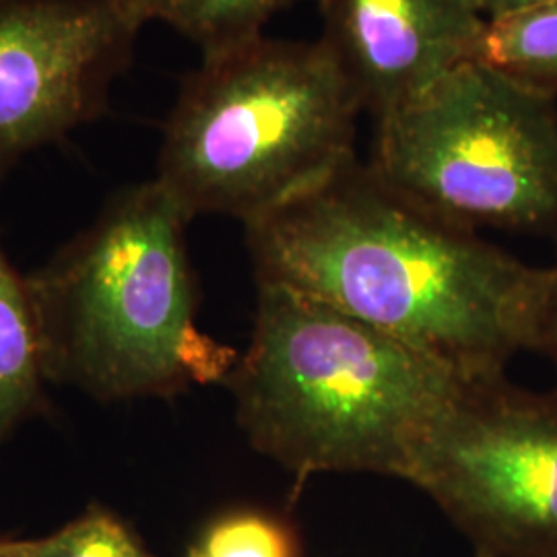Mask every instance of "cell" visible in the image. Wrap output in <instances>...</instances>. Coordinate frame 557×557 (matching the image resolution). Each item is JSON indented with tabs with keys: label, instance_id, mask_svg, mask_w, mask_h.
I'll use <instances>...</instances> for the list:
<instances>
[{
	"label": "cell",
	"instance_id": "6da1fadb",
	"mask_svg": "<svg viewBox=\"0 0 557 557\" xmlns=\"http://www.w3.org/2000/svg\"><path fill=\"white\" fill-rule=\"evenodd\" d=\"M257 285L319 299L398 338L467 384L539 351L552 267H531L400 197L358 160L259 220Z\"/></svg>",
	"mask_w": 557,
	"mask_h": 557
},
{
	"label": "cell",
	"instance_id": "7a4b0ae2",
	"mask_svg": "<svg viewBox=\"0 0 557 557\" xmlns=\"http://www.w3.org/2000/svg\"><path fill=\"white\" fill-rule=\"evenodd\" d=\"M252 341L225 382L260 455L294 473L407 481L421 446L471 384L337 308L257 285Z\"/></svg>",
	"mask_w": 557,
	"mask_h": 557
},
{
	"label": "cell",
	"instance_id": "3957f363",
	"mask_svg": "<svg viewBox=\"0 0 557 557\" xmlns=\"http://www.w3.org/2000/svg\"><path fill=\"white\" fill-rule=\"evenodd\" d=\"M188 221L158 180L143 182L27 277L50 382L126 400L230 376L238 356L195 324Z\"/></svg>",
	"mask_w": 557,
	"mask_h": 557
},
{
	"label": "cell",
	"instance_id": "277c9868",
	"mask_svg": "<svg viewBox=\"0 0 557 557\" xmlns=\"http://www.w3.org/2000/svg\"><path fill=\"white\" fill-rule=\"evenodd\" d=\"M363 103L324 41L259 36L202 57L163 126L158 182L188 220L244 225L356 158Z\"/></svg>",
	"mask_w": 557,
	"mask_h": 557
},
{
	"label": "cell",
	"instance_id": "5b68a950",
	"mask_svg": "<svg viewBox=\"0 0 557 557\" xmlns=\"http://www.w3.org/2000/svg\"><path fill=\"white\" fill-rule=\"evenodd\" d=\"M372 172L460 227L557 238V98L462 62L379 119Z\"/></svg>",
	"mask_w": 557,
	"mask_h": 557
},
{
	"label": "cell",
	"instance_id": "8992f818",
	"mask_svg": "<svg viewBox=\"0 0 557 557\" xmlns=\"http://www.w3.org/2000/svg\"><path fill=\"white\" fill-rule=\"evenodd\" d=\"M407 481L475 557H557V388L471 384L421 446Z\"/></svg>",
	"mask_w": 557,
	"mask_h": 557
},
{
	"label": "cell",
	"instance_id": "52a82bcc",
	"mask_svg": "<svg viewBox=\"0 0 557 557\" xmlns=\"http://www.w3.org/2000/svg\"><path fill=\"white\" fill-rule=\"evenodd\" d=\"M143 25L135 0H0V180L100 119Z\"/></svg>",
	"mask_w": 557,
	"mask_h": 557
},
{
	"label": "cell",
	"instance_id": "ba28073f",
	"mask_svg": "<svg viewBox=\"0 0 557 557\" xmlns=\"http://www.w3.org/2000/svg\"><path fill=\"white\" fill-rule=\"evenodd\" d=\"M320 40L376 120L467 62L485 23L475 0H320Z\"/></svg>",
	"mask_w": 557,
	"mask_h": 557
},
{
	"label": "cell",
	"instance_id": "9c48e42d",
	"mask_svg": "<svg viewBox=\"0 0 557 557\" xmlns=\"http://www.w3.org/2000/svg\"><path fill=\"white\" fill-rule=\"evenodd\" d=\"M46 382L40 320L29 278L21 277L0 246V448L38 411Z\"/></svg>",
	"mask_w": 557,
	"mask_h": 557
},
{
	"label": "cell",
	"instance_id": "30bf717a",
	"mask_svg": "<svg viewBox=\"0 0 557 557\" xmlns=\"http://www.w3.org/2000/svg\"><path fill=\"white\" fill-rule=\"evenodd\" d=\"M467 62L557 98V0L485 20Z\"/></svg>",
	"mask_w": 557,
	"mask_h": 557
},
{
	"label": "cell",
	"instance_id": "8fae6325",
	"mask_svg": "<svg viewBox=\"0 0 557 557\" xmlns=\"http://www.w3.org/2000/svg\"><path fill=\"white\" fill-rule=\"evenodd\" d=\"M299 0H135L140 20L160 21L195 41L202 57L255 40L278 11Z\"/></svg>",
	"mask_w": 557,
	"mask_h": 557
},
{
	"label": "cell",
	"instance_id": "7c38bea8",
	"mask_svg": "<svg viewBox=\"0 0 557 557\" xmlns=\"http://www.w3.org/2000/svg\"><path fill=\"white\" fill-rule=\"evenodd\" d=\"M0 557H151L133 533L101 508H91L57 533L4 541Z\"/></svg>",
	"mask_w": 557,
	"mask_h": 557
},
{
	"label": "cell",
	"instance_id": "4fadbf2b",
	"mask_svg": "<svg viewBox=\"0 0 557 557\" xmlns=\"http://www.w3.org/2000/svg\"><path fill=\"white\" fill-rule=\"evenodd\" d=\"M188 557H299L298 539L271 515L236 512L215 520Z\"/></svg>",
	"mask_w": 557,
	"mask_h": 557
},
{
	"label": "cell",
	"instance_id": "5bb4252c",
	"mask_svg": "<svg viewBox=\"0 0 557 557\" xmlns=\"http://www.w3.org/2000/svg\"><path fill=\"white\" fill-rule=\"evenodd\" d=\"M552 271H554V278H552L547 306H545V314H543L539 351L552 359L557 372V262L552 267Z\"/></svg>",
	"mask_w": 557,
	"mask_h": 557
},
{
	"label": "cell",
	"instance_id": "9a60e30c",
	"mask_svg": "<svg viewBox=\"0 0 557 557\" xmlns=\"http://www.w3.org/2000/svg\"><path fill=\"white\" fill-rule=\"evenodd\" d=\"M475 2H478V9L481 11L483 20H498L504 15L533 9V7H539L549 0H475Z\"/></svg>",
	"mask_w": 557,
	"mask_h": 557
},
{
	"label": "cell",
	"instance_id": "2e32d148",
	"mask_svg": "<svg viewBox=\"0 0 557 557\" xmlns=\"http://www.w3.org/2000/svg\"><path fill=\"white\" fill-rule=\"evenodd\" d=\"M2 545H4V541H2V539H0V549H2Z\"/></svg>",
	"mask_w": 557,
	"mask_h": 557
}]
</instances>
